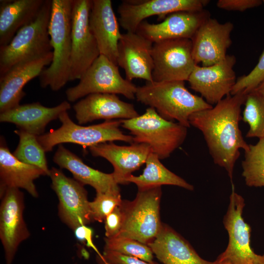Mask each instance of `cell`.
<instances>
[{
	"label": "cell",
	"instance_id": "cell-1",
	"mask_svg": "<svg viewBox=\"0 0 264 264\" xmlns=\"http://www.w3.org/2000/svg\"><path fill=\"white\" fill-rule=\"evenodd\" d=\"M246 96L243 91L230 95L215 107L196 112L189 117L190 125L202 132L214 163L225 170L232 184L240 150L245 151L249 147L239 127Z\"/></svg>",
	"mask_w": 264,
	"mask_h": 264
},
{
	"label": "cell",
	"instance_id": "cell-2",
	"mask_svg": "<svg viewBox=\"0 0 264 264\" xmlns=\"http://www.w3.org/2000/svg\"><path fill=\"white\" fill-rule=\"evenodd\" d=\"M137 101L154 109L164 119L189 128V117L193 113L211 109L201 96L191 93L184 81L146 82L137 87Z\"/></svg>",
	"mask_w": 264,
	"mask_h": 264
},
{
	"label": "cell",
	"instance_id": "cell-3",
	"mask_svg": "<svg viewBox=\"0 0 264 264\" xmlns=\"http://www.w3.org/2000/svg\"><path fill=\"white\" fill-rule=\"evenodd\" d=\"M72 3L73 0H52L48 32L53 58L39 76L43 88L58 91L69 81Z\"/></svg>",
	"mask_w": 264,
	"mask_h": 264
},
{
	"label": "cell",
	"instance_id": "cell-4",
	"mask_svg": "<svg viewBox=\"0 0 264 264\" xmlns=\"http://www.w3.org/2000/svg\"><path fill=\"white\" fill-rule=\"evenodd\" d=\"M121 121V127L130 132L134 143L148 144L160 159L169 157L187 135L188 128L164 119L152 107L142 115Z\"/></svg>",
	"mask_w": 264,
	"mask_h": 264
},
{
	"label": "cell",
	"instance_id": "cell-5",
	"mask_svg": "<svg viewBox=\"0 0 264 264\" xmlns=\"http://www.w3.org/2000/svg\"><path fill=\"white\" fill-rule=\"evenodd\" d=\"M52 0H45L38 16L21 28L6 45L0 46V77L22 62L52 51L48 26Z\"/></svg>",
	"mask_w": 264,
	"mask_h": 264
},
{
	"label": "cell",
	"instance_id": "cell-6",
	"mask_svg": "<svg viewBox=\"0 0 264 264\" xmlns=\"http://www.w3.org/2000/svg\"><path fill=\"white\" fill-rule=\"evenodd\" d=\"M161 187L138 190L132 201L120 205L123 223L116 236L128 238L148 245L158 235L162 227L160 216Z\"/></svg>",
	"mask_w": 264,
	"mask_h": 264
},
{
	"label": "cell",
	"instance_id": "cell-7",
	"mask_svg": "<svg viewBox=\"0 0 264 264\" xmlns=\"http://www.w3.org/2000/svg\"><path fill=\"white\" fill-rule=\"evenodd\" d=\"M61 126L56 130L37 136V140L45 152H51L57 145L73 143L88 148L100 143L121 141L134 143L132 135L124 134L119 128L122 119L105 120L98 124L83 126L75 123L67 111L59 118Z\"/></svg>",
	"mask_w": 264,
	"mask_h": 264
},
{
	"label": "cell",
	"instance_id": "cell-8",
	"mask_svg": "<svg viewBox=\"0 0 264 264\" xmlns=\"http://www.w3.org/2000/svg\"><path fill=\"white\" fill-rule=\"evenodd\" d=\"M244 206L243 198L235 191L232 184L229 203L223 220L228 234V244L215 261L216 264H264V254L255 253L251 247V227L242 217Z\"/></svg>",
	"mask_w": 264,
	"mask_h": 264
},
{
	"label": "cell",
	"instance_id": "cell-9",
	"mask_svg": "<svg viewBox=\"0 0 264 264\" xmlns=\"http://www.w3.org/2000/svg\"><path fill=\"white\" fill-rule=\"evenodd\" d=\"M78 84L67 88L68 101L75 102L94 93L119 94L128 99L135 98L137 87L121 75L118 66L100 55L79 79Z\"/></svg>",
	"mask_w": 264,
	"mask_h": 264
},
{
	"label": "cell",
	"instance_id": "cell-10",
	"mask_svg": "<svg viewBox=\"0 0 264 264\" xmlns=\"http://www.w3.org/2000/svg\"><path fill=\"white\" fill-rule=\"evenodd\" d=\"M91 0H73L69 81L80 79L100 55L89 24Z\"/></svg>",
	"mask_w": 264,
	"mask_h": 264
},
{
	"label": "cell",
	"instance_id": "cell-11",
	"mask_svg": "<svg viewBox=\"0 0 264 264\" xmlns=\"http://www.w3.org/2000/svg\"><path fill=\"white\" fill-rule=\"evenodd\" d=\"M153 81H187L196 64L191 39H176L153 44Z\"/></svg>",
	"mask_w": 264,
	"mask_h": 264
},
{
	"label": "cell",
	"instance_id": "cell-12",
	"mask_svg": "<svg viewBox=\"0 0 264 264\" xmlns=\"http://www.w3.org/2000/svg\"><path fill=\"white\" fill-rule=\"evenodd\" d=\"M49 176L51 188L59 199L58 213L62 221L73 231L79 226L92 221L88 192L84 185L55 167L50 169Z\"/></svg>",
	"mask_w": 264,
	"mask_h": 264
},
{
	"label": "cell",
	"instance_id": "cell-13",
	"mask_svg": "<svg viewBox=\"0 0 264 264\" xmlns=\"http://www.w3.org/2000/svg\"><path fill=\"white\" fill-rule=\"evenodd\" d=\"M0 197V239L6 264H12L20 244L30 235L23 218L24 195L20 189L11 188Z\"/></svg>",
	"mask_w": 264,
	"mask_h": 264
},
{
	"label": "cell",
	"instance_id": "cell-14",
	"mask_svg": "<svg viewBox=\"0 0 264 264\" xmlns=\"http://www.w3.org/2000/svg\"><path fill=\"white\" fill-rule=\"evenodd\" d=\"M208 0H124L118 6V22L127 32H135L144 20L157 15L159 19L180 11H200Z\"/></svg>",
	"mask_w": 264,
	"mask_h": 264
},
{
	"label": "cell",
	"instance_id": "cell-15",
	"mask_svg": "<svg viewBox=\"0 0 264 264\" xmlns=\"http://www.w3.org/2000/svg\"><path fill=\"white\" fill-rule=\"evenodd\" d=\"M236 61L234 55H227L223 60L212 66L196 65L187 80L190 88L209 104L215 105L224 96L231 95L237 81L233 70Z\"/></svg>",
	"mask_w": 264,
	"mask_h": 264
},
{
	"label": "cell",
	"instance_id": "cell-16",
	"mask_svg": "<svg viewBox=\"0 0 264 264\" xmlns=\"http://www.w3.org/2000/svg\"><path fill=\"white\" fill-rule=\"evenodd\" d=\"M234 25L216 19L207 18L198 27L191 39L192 56L196 65L208 66L223 60L231 44V33Z\"/></svg>",
	"mask_w": 264,
	"mask_h": 264
},
{
	"label": "cell",
	"instance_id": "cell-17",
	"mask_svg": "<svg viewBox=\"0 0 264 264\" xmlns=\"http://www.w3.org/2000/svg\"><path fill=\"white\" fill-rule=\"evenodd\" d=\"M153 45L152 42L136 32L122 34L118 45L117 65L124 70L126 79L153 81Z\"/></svg>",
	"mask_w": 264,
	"mask_h": 264
},
{
	"label": "cell",
	"instance_id": "cell-18",
	"mask_svg": "<svg viewBox=\"0 0 264 264\" xmlns=\"http://www.w3.org/2000/svg\"><path fill=\"white\" fill-rule=\"evenodd\" d=\"M210 17V13L204 10L175 12L158 23L143 21L136 32L153 44L176 39L191 40L200 25Z\"/></svg>",
	"mask_w": 264,
	"mask_h": 264
},
{
	"label": "cell",
	"instance_id": "cell-19",
	"mask_svg": "<svg viewBox=\"0 0 264 264\" xmlns=\"http://www.w3.org/2000/svg\"><path fill=\"white\" fill-rule=\"evenodd\" d=\"M53 52L20 63L0 77V112L14 108L20 104L25 95L24 86L39 76L46 66L52 62Z\"/></svg>",
	"mask_w": 264,
	"mask_h": 264
},
{
	"label": "cell",
	"instance_id": "cell-20",
	"mask_svg": "<svg viewBox=\"0 0 264 264\" xmlns=\"http://www.w3.org/2000/svg\"><path fill=\"white\" fill-rule=\"evenodd\" d=\"M88 149L93 156L103 157L111 163L113 167L112 174L118 185L127 184L126 179L145 163L152 152L148 144L138 143L119 146L109 142Z\"/></svg>",
	"mask_w": 264,
	"mask_h": 264
},
{
	"label": "cell",
	"instance_id": "cell-21",
	"mask_svg": "<svg viewBox=\"0 0 264 264\" xmlns=\"http://www.w3.org/2000/svg\"><path fill=\"white\" fill-rule=\"evenodd\" d=\"M89 24L100 55L117 65L118 45L122 34L110 0H91Z\"/></svg>",
	"mask_w": 264,
	"mask_h": 264
},
{
	"label": "cell",
	"instance_id": "cell-22",
	"mask_svg": "<svg viewBox=\"0 0 264 264\" xmlns=\"http://www.w3.org/2000/svg\"><path fill=\"white\" fill-rule=\"evenodd\" d=\"M73 108L80 125L98 119H130L139 115L132 104L122 101L115 94H89L76 103Z\"/></svg>",
	"mask_w": 264,
	"mask_h": 264
},
{
	"label": "cell",
	"instance_id": "cell-23",
	"mask_svg": "<svg viewBox=\"0 0 264 264\" xmlns=\"http://www.w3.org/2000/svg\"><path fill=\"white\" fill-rule=\"evenodd\" d=\"M70 108L67 101L53 107H45L39 102L19 105L0 113V121L14 124L18 129L39 136L44 134L49 122L59 119L62 112Z\"/></svg>",
	"mask_w": 264,
	"mask_h": 264
},
{
	"label": "cell",
	"instance_id": "cell-24",
	"mask_svg": "<svg viewBox=\"0 0 264 264\" xmlns=\"http://www.w3.org/2000/svg\"><path fill=\"white\" fill-rule=\"evenodd\" d=\"M45 176L40 168L18 159L9 150L5 140L0 142V194L8 188L23 189L31 196L38 198L39 193L34 181Z\"/></svg>",
	"mask_w": 264,
	"mask_h": 264
},
{
	"label": "cell",
	"instance_id": "cell-25",
	"mask_svg": "<svg viewBox=\"0 0 264 264\" xmlns=\"http://www.w3.org/2000/svg\"><path fill=\"white\" fill-rule=\"evenodd\" d=\"M148 245L163 264H216L200 257L191 244L168 225Z\"/></svg>",
	"mask_w": 264,
	"mask_h": 264
},
{
	"label": "cell",
	"instance_id": "cell-26",
	"mask_svg": "<svg viewBox=\"0 0 264 264\" xmlns=\"http://www.w3.org/2000/svg\"><path fill=\"white\" fill-rule=\"evenodd\" d=\"M53 161L60 168L68 170L74 178L83 185L92 187L96 193H120L112 173H105L88 166L62 144L59 145Z\"/></svg>",
	"mask_w": 264,
	"mask_h": 264
},
{
	"label": "cell",
	"instance_id": "cell-27",
	"mask_svg": "<svg viewBox=\"0 0 264 264\" xmlns=\"http://www.w3.org/2000/svg\"><path fill=\"white\" fill-rule=\"evenodd\" d=\"M44 1L0 0V46L7 45L21 28L35 19Z\"/></svg>",
	"mask_w": 264,
	"mask_h": 264
},
{
	"label": "cell",
	"instance_id": "cell-28",
	"mask_svg": "<svg viewBox=\"0 0 264 264\" xmlns=\"http://www.w3.org/2000/svg\"><path fill=\"white\" fill-rule=\"evenodd\" d=\"M160 160L155 154L150 153L143 173L138 176L131 175L126 179L127 183L135 184L138 190L161 187L163 185L176 186L190 191L194 190L192 185L167 169Z\"/></svg>",
	"mask_w": 264,
	"mask_h": 264
},
{
	"label": "cell",
	"instance_id": "cell-29",
	"mask_svg": "<svg viewBox=\"0 0 264 264\" xmlns=\"http://www.w3.org/2000/svg\"><path fill=\"white\" fill-rule=\"evenodd\" d=\"M19 137V144L13 153L20 161L42 169L49 176L45 152L38 142L37 136L20 129L14 131Z\"/></svg>",
	"mask_w": 264,
	"mask_h": 264
},
{
	"label": "cell",
	"instance_id": "cell-30",
	"mask_svg": "<svg viewBox=\"0 0 264 264\" xmlns=\"http://www.w3.org/2000/svg\"><path fill=\"white\" fill-rule=\"evenodd\" d=\"M242 162V176L249 187H264V138L249 144Z\"/></svg>",
	"mask_w": 264,
	"mask_h": 264
},
{
	"label": "cell",
	"instance_id": "cell-31",
	"mask_svg": "<svg viewBox=\"0 0 264 264\" xmlns=\"http://www.w3.org/2000/svg\"><path fill=\"white\" fill-rule=\"evenodd\" d=\"M242 115L249 126L247 138H264V99L255 91L246 94Z\"/></svg>",
	"mask_w": 264,
	"mask_h": 264
},
{
	"label": "cell",
	"instance_id": "cell-32",
	"mask_svg": "<svg viewBox=\"0 0 264 264\" xmlns=\"http://www.w3.org/2000/svg\"><path fill=\"white\" fill-rule=\"evenodd\" d=\"M104 250L137 258L150 264H158L154 260V253L147 244L136 240L120 236L105 238Z\"/></svg>",
	"mask_w": 264,
	"mask_h": 264
},
{
	"label": "cell",
	"instance_id": "cell-33",
	"mask_svg": "<svg viewBox=\"0 0 264 264\" xmlns=\"http://www.w3.org/2000/svg\"><path fill=\"white\" fill-rule=\"evenodd\" d=\"M122 201L120 193H96L94 200L89 203L91 220L104 221L106 217Z\"/></svg>",
	"mask_w": 264,
	"mask_h": 264
},
{
	"label": "cell",
	"instance_id": "cell-34",
	"mask_svg": "<svg viewBox=\"0 0 264 264\" xmlns=\"http://www.w3.org/2000/svg\"><path fill=\"white\" fill-rule=\"evenodd\" d=\"M264 80V49L255 67L246 75L240 77L233 88L231 95L243 91L247 94Z\"/></svg>",
	"mask_w": 264,
	"mask_h": 264
},
{
	"label": "cell",
	"instance_id": "cell-35",
	"mask_svg": "<svg viewBox=\"0 0 264 264\" xmlns=\"http://www.w3.org/2000/svg\"><path fill=\"white\" fill-rule=\"evenodd\" d=\"M104 222L106 238L113 237L119 233L123 223V214L120 205L106 217Z\"/></svg>",
	"mask_w": 264,
	"mask_h": 264
},
{
	"label": "cell",
	"instance_id": "cell-36",
	"mask_svg": "<svg viewBox=\"0 0 264 264\" xmlns=\"http://www.w3.org/2000/svg\"><path fill=\"white\" fill-rule=\"evenodd\" d=\"M261 0H219L217 6L219 8L229 11L243 12L246 10L260 6Z\"/></svg>",
	"mask_w": 264,
	"mask_h": 264
},
{
	"label": "cell",
	"instance_id": "cell-37",
	"mask_svg": "<svg viewBox=\"0 0 264 264\" xmlns=\"http://www.w3.org/2000/svg\"><path fill=\"white\" fill-rule=\"evenodd\" d=\"M102 255L112 264H150L137 258L107 250L103 249Z\"/></svg>",
	"mask_w": 264,
	"mask_h": 264
},
{
	"label": "cell",
	"instance_id": "cell-38",
	"mask_svg": "<svg viewBox=\"0 0 264 264\" xmlns=\"http://www.w3.org/2000/svg\"><path fill=\"white\" fill-rule=\"evenodd\" d=\"M75 236L80 242L85 243L88 247L92 248L97 253H100L92 241V230L86 225L77 227L74 231Z\"/></svg>",
	"mask_w": 264,
	"mask_h": 264
},
{
	"label": "cell",
	"instance_id": "cell-39",
	"mask_svg": "<svg viewBox=\"0 0 264 264\" xmlns=\"http://www.w3.org/2000/svg\"><path fill=\"white\" fill-rule=\"evenodd\" d=\"M253 91L256 92L264 99V80Z\"/></svg>",
	"mask_w": 264,
	"mask_h": 264
},
{
	"label": "cell",
	"instance_id": "cell-40",
	"mask_svg": "<svg viewBox=\"0 0 264 264\" xmlns=\"http://www.w3.org/2000/svg\"><path fill=\"white\" fill-rule=\"evenodd\" d=\"M96 261L97 264H112L108 262L101 253L97 254Z\"/></svg>",
	"mask_w": 264,
	"mask_h": 264
},
{
	"label": "cell",
	"instance_id": "cell-41",
	"mask_svg": "<svg viewBox=\"0 0 264 264\" xmlns=\"http://www.w3.org/2000/svg\"><path fill=\"white\" fill-rule=\"evenodd\" d=\"M262 2H263V3L264 5V0H262Z\"/></svg>",
	"mask_w": 264,
	"mask_h": 264
}]
</instances>
